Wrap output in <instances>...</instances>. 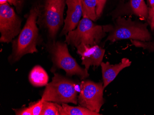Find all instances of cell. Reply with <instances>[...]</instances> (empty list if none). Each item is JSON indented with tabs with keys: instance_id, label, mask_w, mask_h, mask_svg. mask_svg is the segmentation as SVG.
I'll list each match as a JSON object with an SVG mask.
<instances>
[{
	"instance_id": "1",
	"label": "cell",
	"mask_w": 154,
	"mask_h": 115,
	"mask_svg": "<svg viewBox=\"0 0 154 115\" xmlns=\"http://www.w3.org/2000/svg\"><path fill=\"white\" fill-rule=\"evenodd\" d=\"M40 12V5L36 4L30 10L26 22L18 37L13 40L12 52L8 58L10 63L18 61L28 54L38 52L37 46L40 41L37 20Z\"/></svg>"
},
{
	"instance_id": "2",
	"label": "cell",
	"mask_w": 154,
	"mask_h": 115,
	"mask_svg": "<svg viewBox=\"0 0 154 115\" xmlns=\"http://www.w3.org/2000/svg\"><path fill=\"white\" fill-rule=\"evenodd\" d=\"M113 24L103 25L104 30L108 33L106 41L115 42L123 39L150 42L153 38L149 31L147 23L134 21L131 19L119 17Z\"/></svg>"
},
{
	"instance_id": "3",
	"label": "cell",
	"mask_w": 154,
	"mask_h": 115,
	"mask_svg": "<svg viewBox=\"0 0 154 115\" xmlns=\"http://www.w3.org/2000/svg\"><path fill=\"white\" fill-rule=\"evenodd\" d=\"M79 90V86L73 80L54 73L51 82L46 85L41 100L60 104L71 103L77 105Z\"/></svg>"
},
{
	"instance_id": "4",
	"label": "cell",
	"mask_w": 154,
	"mask_h": 115,
	"mask_svg": "<svg viewBox=\"0 0 154 115\" xmlns=\"http://www.w3.org/2000/svg\"><path fill=\"white\" fill-rule=\"evenodd\" d=\"M46 47L53 64L52 72L62 69L68 77L76 75L82 80L89 77L88 70L81 68L71 55L66 43L51 41L47 44Z\"/></svg>"
},
{
	"instance_id": "5",
	"label": "cell",
	"mask_w": 154,
	"mask_h": 115,
	"mask_svg": "<svg viewBox=\"0 0 154 115\" xmlns=\"http://www.w3.org/2000/svg\"><path fill=\"white\" fill-rule=\"evenodd\" d=\"M66 0H45L40 5L37 23L47 30L51 41H54L58 32L64 23V12Z\"/></svg>"
},
{
	"instance_id": "6",
	"label": "cell",
	"mask_w": 154,
	"mask_h": 115,
	"mask_svg": "<svg viewBox=\"0 0 154 115\" xmlns=\"http://www.w3.org/2000/svg\"><path fill=\"white\" fill-rule=\"evenodd\" d=\"M106 35L103 26L95 24L88 18H83L77 29L66 36L65 43L76 48L80 44L94 46L99 44Z\"/></svg>"
},
{
	"instance_id": "7",
	"label": "cell",
	"mask_w": 154,
	"mask_h": 115,
	"mask_svg": "<svg viewBox=\"0 0 154 115\" xmlns=\"http://www.w3.org/2000/svg\"><path fill=\"white\" fill-rule=\"evenodd\" d=\"M103 82L95 83L92 81H82L80 84L78 96V104L80 106L99 113L104 103Z\"/></svg>"
},
{
	"instance_id": "8",
	"label": "cell",
	"mask_w": 154,
	"mask_h": 115,
	"mask_svg": "<svg viewBox=\"0 0 154 115\" xmlns=\"http://www.w3.org/2000/svg\"><path fill=\"white\" fill-rule=\"evenodd\" d=\"M22 20L9 3L0 4V42L9 43L20 34Z\"/></svg>"
},
{
	"instance_id": "9",
	"label": "cell",
	"mask_w": 154,
	"mask_h": 115,
	"mask_svg": "<svg viewBox=\"0 0 154 115\" xmlns=\"http://www.w3.org/2000/svg\"><path fill=\"white\" fill-rule=\"evenodd\" d=\"M127 15H134L143 20H147L148 7L144 0H129L126 3L119 5L111 13L114 20Z\"/></svg>"
},
{
	"instance_id": "10",
	"label": "cell",
	"mask_w": 154,
	"mask_h": 115,
	"mask_svg": "<svg viewBox=\"0 0 154 115\" xmlns=\"http://www.w3.org/2000/svg\"><path fill=\"white\" fill-rule=\"evenodd\" d=\"M78 54L81 56V64L89 70L91 66L99 67L103 62L105 50L98 45L90 46L80 44L76 47Z\"/></svg>"
},
{
	"instance_id": "11",
	"label": "cell",
	"mask_w": 154,
	"mask_h": 115,
	"mask_svg": "<svg viewBox=\"0 0 154 115\" xmlns=\"http://www.w3.org/2000/svg\"><path fill=\"white\" fill-rule=\"evenodd\" d=\"M67 10L64 19V25L60 36H66L68 32L75 30L83 16L82 7L79 0H66Z\"/></svg>"
},
{
	"instance_id": "12",
	"label": "cell",
	"mask_w": 154,
	"mask_h": 115,
	"mask_svg": "<svg viewBox=\"0 0 154 115\" xmlns=\"http://www.w3.org/2000/svg\"><path fill=\"white\" fill-rule=\"evenodd\" d=\"M131 64V62L127 58H122L120 63L115 65H112L108 62H102L101 66L104 89L115 80L123 69L129 67Z\"/></svg>"
},
{
	"instance_id": "13",
	"label": "cell",
	"mask_w": 154,
	"mask_h": 115,
	"mask_svg": "<svg viewBox=\"0 0 154 115\" xmlns=\"http://www.w3.org/2000/svg\"><path fill=\"white\" fill-rule=\"evenodd\" d=\"M29 80L34 86L43 87L48 84V76L45 70L41 66H35L30 72Z\"/></svg>"
},
{
	"instance_id": "14",
	"label": "cell",
	"mask_w": 154,
	"mask_h": 115,
	"mask_svg": "<svg viewBox=\"0 0 154 115\" xmlns=\"http://www.w3.org/2000/svg\"><path fill=\"white\" fill-rule=\"evenodd\" d=\"M83 12V18L96 21L98 18L96 13L97 0H79Z\"/></svg>"
},
{
	"instance_id": "15",
	"label": "cell",
	"mask_w": 154,
	"mask_h": 115,
	"mask_svg": "<svg viewBox=\"0 0 154 115\" xmlns=\"http://www.w3.org/2000/svg\"><path fill=\"white\" fill-rule=\"evenodd\" d=\"M65 112L66 115H101L82 106H72L63 103L61 104Z\"/></svg>"
},
{
	"instance_id": "16",
	"label": "cell",
	"mask_w": 154,
	"mask_h": 115,
	"mask_svg": "<svg viewBox=\"0 0 154 115\" xmlns=\"http://www.w3.org/2000/svg\"><path fill=\"white\" fill-rule=\"evenodd\" d=\"M59 104L52 101H43V109L41 115H60Z\"/></svg>"
},
{
	"instance_id": "17",
	"label": "cell",
	"mask_w": 154,
	"mask_h": 115,
	"mask_svg": "<svg viewBox=\"0 0 154 115\" xmlns=\"http://www.w3.org/2000/svg\"><path fill=\"white\" fill-rule=\"evenodd\" d=\"M131 43L132 45L137 48H140L149 52H154V40L147 42L131 40Z\"/></svg>"
},
{
	"instance_id": "18",
	"label": "cell",
	"mask_w": 154,
	"mask_h": 115,
	"mask_svg": "<svg viewBox=\"0 0 154 115\" xmlns=\"http://www.w3.org/2000/svg\"><path fill=\"white\" fill-rule=\"evenodd\" d=\"M43 101L40 99L35 103L31 105L29 108L32 111V115H41L43 109Z\"/></svg>"
},
{
	"instance_id": "19",
	"label": "cell",
	"mask_w": 154,
	"mask_h": 115,
	"mask_svg": "<svg viewBox=\"0 0 154 115\" xmlns=\"http://www.w3.org/2000/svg\"><path fill=\"white\" fill-rule=\"evenodd\" d=\"M147 22L150 27L152 35L154 36V8L148 7V16Z\"/></svg>"
},
{
	"instance_id": "20",
	"label": "cell",
	"mask_w": 154,
	"mask_h": 115,
	"mask_svg": "<svg viewBox=\"0 0 154 115\" xmlns=\"http://www.w3.org/2000/svg\"><path fill=\"white\" fill-rule=\"evenodd\" d=\"M97 1L96 13H97V17L98 18H99L102 15L107 0H97Z\"/></svg>"
},
{
	"instance_id": "21",
	"label": "cell",
	"mask_w": 154,
	"mask_h": 115,
	"mask_svg": "<svg viewBox=\"0 0 154 115\" xmlns=\"http://www.w3.org/2000/svg\"><path fill=\"white\" fill-rule=\"evenodd\" d=\"M25 0H10L9 4H13L16 8L17 12L20 13L23 8Z\"/></svg>"
},
{
	"instance_id": "22",
	"label": "cell",
	"mask_w": 154,
	"mask_h": 115,
	"mask_svg": "<svg viewBox=\"0 0 154 115\" xmlns=\"http://www.w3.org/2000/svg\"><path fill=\"white\" fill-rule=\"evenodd\" d=\"M16 115H32L29 107H24L21 109H14Z\"/></svg>"
},
{
	"instance_id": "23",
	"label": "cell",
	"mask_w": 154,
	"mask_h": 115,
	"mask_svg": "<svg viewBox=\"0 0 154 115\" xmlns=\"http://www.w3.org/2000/svg\"><path fill=\"white\" fill-rule=\"evenodd\" d=\"M149 7L154 8V0H147Z\"/></svg>"
},
{
	"instance_id": "24",
	"label": "cell",
	"mask_w": 154,
	"mask_h": 115,
	"mask_svg": "<svg viewBox=\"0 0 154 115\" xmlns=\"http://www.w3.org/2000/svg\"><path fill=\"white\" fill-rule=\"evenodd\" d=\"M10 0H0V4H5L6 3H9Z\"/></svg>"
}]
</instances>
